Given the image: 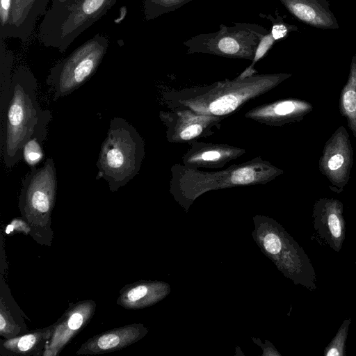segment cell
I'll use <instances>...</instances> for the list:
<instances>
[{
  "label": "cell",
  "mask_w": 356,
  "mask_h": 356,
  "mask_svg": "<svg viewBox=\"0 0 356 356\" xmlns=\"http://www.w3.org/2000/svg\"><path fill=\"white\" fill-rule=\"evenodd\" d=\"M355 265H356V255H355Z\"/></svg>",
  "instance_id": "30"
},
{
  "label": "cell",
  "mask_w": 356,
  "mask_h": 356,
  "mask_svg": "<svg viewBox=\"0 0 356 356\" xmlns=\"http://www.w3.org/2000/svg\"><path fill=\"white\" fill-rule=\"evenodd\" d=\"M31 232V227L30 225L23 218H15L13 219L5 229V233L8 235L13 234L15 232L30 235Z\"/></svg>",
  "instance_id": "20"
},
{
  "label": "cell",
  "mask_w": 356,
  "mask_h": 356,
  "mask_svg": "<svg viewBox=\"0 0 356 356\" xmlns=\"http://www.w3.org/2000/svg\"><path fill=\"white\" fill-rule=\"evenodd\" d=\"M191 0H144L143 13L146 20L154 19L172 12Z\"/></svg>",
  "instance_id": "16"
},
{
  "label": "cell",
  "mask_w": 356,
  "mask_h": 356,
  "mask_svg": "<svg viewBox=\"0 0 356 356\" xmlns=\"http://www.w3.org/2000/svg\"><path fill=\"white\" fill-rule=\"evenodd\" d=\"M313 238L339 252L345 240L346 227L343 204L335 198L320 197L312 208Z\"/></svg>",
  "instance_id": "8"
},
{
  "label": "cell",
  "mask_w": 356,
  "mask_h": 356,
  "mask_svg": "<svg viewBox=\"0 0 356 356\" xmlns=\"http://www.w3.org/2000/svg\"><path fill=\"white\" fill-rule=\"evenodd\" d=\"M144 334L140 324H129L98 334L84 342L77 355H98L120 350L139 340Z\"/></svg>",
  "instance_id": "10"
},
{
  "label": "cell",
  "mask_w": 356,
  "mask_h": 356,
  "mask_svg": "<svg viewBox=\"0 0 356 356\" xmlns=\"http://www.w3.org/2000/svg\"><path fill=\"white\" fill-rule=\"evenodd\" d=\"M76 0H51V6L44 14H53L57 13L73 3Z\"/></svg>",
  "instance_id": "26"
},
{
  "label": "cell",
  "mask_w": 356,
  "mask_h": 356,
  "mask_svg": "<svg viewBox=\"0 0 356 356\" xmlns=\"http://www.w3.org/2000/svg\"><path fill=\"white\" fill-rule=\"evenodd\" d=\"M259 16L262 18L270 19L273 22L272 29L270 33L275 40H280L286 36L288 32V29L286 25L278 22L277 19H273L270 15H266L260 13Z\"/></svg>",
  "instance_id": "24"
},
{
  "label": "cell",
  "mask_w": 356,
  "mask_h": 356,
  "mask_svg": "<svg viewBox=\"0 0 356 356\" xmlns=\"http://www.w3.org/2000/svg\"><path fill=\"white\" fill-rule=\"evenodd\" d=\"M56 191V170L52 158L47 159L40 168H31L22 181L18 207L31 227L30 235L40 245L51 244V218Z\"/></svg>",
  "instance_id": "3"
},
{
  "label": "cell",
  "mask_w": 356,
  "mask_h": 356,
  "mask_svg": "<svg viewBox=\"0 0 356 356\" xmlns=\"http://www.w3.org/2000/svg\"><path fill=\"white\" fill-rule=\"evenodd\" d=\"M274 42L275 40L270 33H268L261 38L256 48L254 58L252 60V64L255 63L259 60L265 56L268 50H270V49L273 45Z\"/></svg>",
  "instance_id": "21"
},
{
  "label": "cell",
  "mask_w": 356,
  "mask_h": 356,
  "mask_svg": "<svg viewBox=\"0 0 356 356\" xmlns=\"http://www.w3.org/2000/svg\"><path fill=\"white\" fill-rule=\"evenodd\" d=\"M13 0H0V34L3 33L9 25Z\"/></svg>",
  "instance_id": "22"
},
{
  "label": "cell",
  "mask_w": 356,
  "mask_h": 356,
  "mask_svg": "<svg viewBox=\"0 0 356 356\" xmlns=\"http://www.w3.org/2000/svg\"><path fill=\"white\" fill-rule=\"evenodd\" d=\"M37 88V79L29 67L20 65L14 71L9 101L0 120L1 156L8 169L22 159L23 147L42 113Z\"/></svg>",
  "instance_id": "1"
},
{
  "label": "cell",
  "mask_w": 356,
  "mask_h": 356,
  "mask_svg": "<svg viewBox=\"0 0 356 356\" xmlns=\"http://www.w3.org/2000/svg\"><path fill=\"white\" fill-rule=\"evenodd\" d=\"M26 330L17 322L11 314V310L6 305V300L1 295L0 300V334L6 339L23 334Z\"/></svg>",
  "instance_id": "17"
},
{
  "label": "cell",
  "mask_w": 356,
  "mask_h": 356,
  "mask_svg": "<svg viewBox=\"0 0 356 356\" xmlns=\"http://www.w3.org/2000/svg\"><path fill=\"white\" fill-rule=\"evenodd\" d=\"M254 172L250 168H243L234 171L231 181L234 184H247L253 181Z\"/></svg>",
  "instance_id": "23"
},
{
  "label": "cell",
  "mask_w": 356,
  "mask_h": 356,
  "mask_svg": "<svg viewBox=\"0 0 356 356\" xmlns=\"http://www.w3.org/2000/svg\"><path fill=\"white\" fill-rule=\"evenodd\" d=\"M352 318H346L338 329L335 336L323 350L324 356H346V340Z\"/></svg>",
  "instance_id": "18"
},
{
  "label": "cell",
  "mask_w": 356,
  "mask_h": 356,
  "mask_svg": "<svg viewBox=\"0 0 356 356\" xmlns=\"http://www.w3.org/2000/svg\"><path fill=\"white\" fill-rule=\"evenodd\" d=\"M47 3H49L50 0H45Z\"/></svg>",
  "instance_id": "29"
},
{
  "label": "cell",
  "mask_w": 356,
  "mask_h": 356,
  "mask_svg": "<svg viewBox=\"0 0 356 356\" xmlns=\"http://www.w3.org/2000/svg\"><path fill=\"white\" fill-rule=\"evenodd\" d=\"M353 164V149L349 134L339 127L325 142L318 160V169L330 181L329 188L341 193L350 181Z\"/></svg>",
  "instance_id": "7"
},
{
  "label": "cell",
  "mask_w": 356,
  "mask_h": 356,
  "mask_svg": "<svg viewBox=\"0 0 356 356\" xmlns=\"http://www.w3.org/2000/svg\"><path fill=\"white\" fill-rule=\"evenodd\" d=\"M202 131V127L199 124L190 125L181 132L180 137L183 140H190L199 136Z\"/></svg>",
  "instance_id": "27"
},
{
  "label": "cell",
  "mask_w": 356,
  "mask_h": 356,
  "mask_svg": "<svg viewBox=\"0 0 356 356\" xmlns=\"http://www.w3.org/2000/svg\"><path fill=\"white\" fill-rule=\"evenodd\" d=\"M118 0H76L53 14H44L38 39L47 47L65 52L86 29L104 15Z\"/></svg>",
  "instance_id": "4"
},
{
  "label": "cell",
  "mask_w": 356,
  "mask_h": 356,
  "mask_svg": "<svg viewBox=\"0 0 356 356\" xmlns=\"http://www.w3.org/2000/svg\"><path fill=\"white\" fill-rule=\"evenodd\" d=\"M339 108L356 138V66L352 69L346 83L341 90Z\"/></svg>",
  "instance_id": "14"
},
{
  "label": "cell",
  "mask_w": 356,
  "mask_h": 356,
  "mask_svg": "<svg viewBox=\"0 0 356 356\" xmlns=\"http://www.w3.org/2000/svg\"><path fill=\"white\" fill-rule=\"evenodd\" d=\"M108 47V38L97 33L49 70L46 83L56 101L80 88L97 71Z\"/></svg>",
  "instance_id": "5"
},
{
  "label": "cell",
  "mask_w": 356,
  "mask_h": 356,
  "mask_svg": "<svg viewBox=\"0 0 356 356\" xmlns=\"http://www.w3.org/2000/svg\"><path fill=\"white\" fill-rule=\"evenodd\" d=\"M52 118L49 110H43L34 131L22 149V158L31 168H34L44 157L42 145L46 140L47 127Z\"/></svg>",
  "instance_id": "13"
},
{
  "label": "cell",
  "mask_w": 356,
  "mask_h": 356,
  "mask_svg": "<svg viewBox=\"0 0 356 356\" xmlns=\"http://www.w3.org/2000/svg\"><path fill=\"white\" fill-rule=\"evenodd\" d=\"M13 63V52L7 48L5 40L0 38V120L9 101Z\"/></svg>",
  "instance_id": "15"
},
{
  "label": "cell",
  "mask_w": 356,
  "mask_h": 356,
  "mask_svg": "<svg viewBox=\"0 0 356 356\" xmlns=\"http://www.w3.org/2000/svg\"><path fill=\"white\" fill-rule=\"evenodd\" d=\"M52 330L53 325L11 339L1 340V354L2 355H42Z\"/></svg>",
  "instance_id": "12"
},
{
  "label": "cell",
  "mask_w": 356,
  "mask_h": 356,
  "mask_svg": "<svg viewBox=\"0 0 356 356\" xmlns=\"http://www.w3.org/2000/svg\"><path fill=\"white\" fill-rule=\"evenodd\" d=\"M238 99L235 96L227 95L218 98L209 105V111L217 115H225L234 111L238 106Z\"/></svg>",
  "instance_id": "19"
},
{
  "label": "cell",
  "mask_w": 356,
  "mask_h": 356,
  "mask_svg": "<svg viewBox=\"0 0 356 356\" xmlns=\"http://www.w3.org/2000/svg\"><path fill=\"white\" fill-rule=\"evenodd\" d=\"M264 244L268 252L273 254H277L282 248L283 243L277 234L270 233L265 236Z\"/></svg>",
  "instance_id": "25"
},
{
  "label": "cell",
  "mask_w": 356,
  "mask_h": 356,
  "mask_svg": "<svg viewBox=\"0 0 356 356\" xmlns=\"http://www.w3.org/2000/svg\"><path fill=\"white\" fill-rule=\"evenodd\" d=\"M47 5L45 0H13L10 21L5 31L0 34V38H15L27 41L38 17L46 13Z\"/></svg>",
  "instance_id": "11"
},
{
  "label": "cell",
  "mask_w": 356,
  "mask_h": 356,
  "mask_svg": "<svg viewBox=\"0 0 356 356\" xmlns=\"http://www.w3.org/2000/svg\"><path fill=\"white\" fill-rule=\"evenodd\" d=\"M220 154L219 152L216 151H209L204 152L202 154V158L203 159V160L205 161H212L218 159V158H220Z\"/></svg>",
  "instance_id": "28"
},
{
  "label": "cell",
  "mask_w": 356,
  "mask_h": 356,
  "mask_svg": "<svg viewBox=\"0 0 356 356\" xmlns=\"http://www.w3.org/2000/svg\"><path fill=\"white\" fill-rule=\"evenodd\" d=\"M268 29L257 24L234 22L233 26L220 25L218 31L200 33L184 42L187 53H208L253 60L256 48Z\"/></svg>",
  "instance_id": "6"
},
{
  "label": "cell",
  "mask_w": 356,
  "mask_h": 356,
  "mask_svg": "<svg viewBox=\"0 0 356 356\" xmlns=\"http://www.w3.org/2000/svg\"><path fill=\"white\" fill-rule=\"evenodd\" d=\"M143 155V141L135 128L124 118H113L101 145L96 180L104 179L111 192L117 191L137 174Z\"/></svg>",
  "instance_id": "2"
},
{
  "label": "cell",
  "mask_w": 356,
  "mask_h": 356,
  "mask_svg": "<svg viewBox=\"0 0 356 356\" xmlns=\"http://www.w3.org/2000/svg\"><path fill=\"white\" fill-rule=\"evenodd\" d=\"M96 309L92 300L70 304L62 316L53 325L50 337L45 344L42 356H56L63 348L90 322Z\"/></svg>",
  "instance_id": "9"
}]
</instances>
